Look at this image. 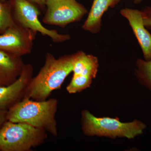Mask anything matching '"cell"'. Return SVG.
Returning a JSON list of instances; mask_svg holds the SVG:
<instances>
[{
  "instance_id": "1",
  "label": "cell",
  "mask_w": 151,
  "mask_h": 151,
  "mask_svg": "<svg viewBox=\"0 0 151 151\" xmlns=\"http://www.w3.org/2000/svg\"><path fill=\"white\" fill-rule=\"evenodd\" d=\"M79 53L78 51L56 58L47 53L44 65L37 75L30 80L24 97L35 101L47 100L52 91L60 88L65 78L72 72L74 61Z\"/></svg>"
},
{
  "instance_id": "2",
  "label": "cell",
  "mask_w": 151,
  "mask_h": 151,
  "mask_svg": "<svg viewBox=\"0 0 151 151\" xmlns=\"http://www.w3.org/2000/svg\"><path fill=\"white\" fill-rule=\"evenodd\" d=\"M58 105L55 98L38 101L24 97L9 108L6 119L9 122L28 124L57 137Z\"/></svg>"
},
{
  "instance_id": "3",
  "label": "cell",
  "mask_w": 151,
  "mask_h": 151,
  "mask_svg": "<svg viewBox=\"0 0 151 151\" xmlns=\"http://www.w3.org/2000/svg\"><path fill=\"white\" fill-rule=\"evenodd\" d=\"M81 118L82 131L88 136L132 139L142 134L146 128L145 124L139 120L122 123L118 119L97 118L86 110L81 112Z\"/></svg>"
},
{
  "instance_id": "4",
  "label": "cell",
  "mask_w": 151,
  "mask_h": 151,
  "mask_svg": "<svg viewBox=\"0 0 151 151\" xmlns=\"http://www.w3.org/2000/svg\"><path fill=\"white\" fill-rule=\"evenodd\" d=\"M47 138L44 130L7 121L0 128V151H30L41 145Z\"/></svg>"
},
{
  "instance_id": "5",
  "label": "cell",
  "mask_w": 151,
  "mask_h": 151,
  "mask_svg": "<svg viewBox=\"0 0 151 151\" xmlns=\"http://www.w3.org/2000/svg\"><path fill=\"white\" fill-rule=\"evenodd\" d=\"M44 23L61 27L79 21L88 13L84 6L76 0H45Z\"/></svg>"
},
{
  "instance_id": "6",
  "label": "cell",
  "mask_w": 151,
  "mask_h": 151,
  "mask_svg": "<svg viewBox=\"0 0 151 151\" xmlns=\"http://www.w3.org/2000/svg\"><path fill=\"white\" fill-rule=\"evenodd\" d=\"M14 6L17 24L22 27L47 36L56 43L70 39L68 35L60 34L55 30L49 29L44 27L38 19L40 13L29 0H14Z\"/></svg>"
},
{
  "instance_id": "7",
  "label": "cell",
  "mask_w": 151,
  "mask_h": 151,
  "mask_svg": "<svg viewBox=\"0 0 151 151\" xmlns=\"http://www.w3.org/2000/svg\"><path fill=\"white\" fill-rule=\"evenodd\" d=\"M36 33L16 24L0 35V50L20 56L29 54Z\"/></svg>"
},
{
  "instance_id": "8",
  "label": "cell",
  "mask_w": 151,
  "mask_h": 151,
  "mask_svg": "<svg viewBox=\"0 0 151 151\" xmlns=\"http://www.w3.org/2000/svg\"><path fill=\"white\" fill-rule=\"evenodd\" d=\"M33 72L32 65L24 64L20 75L15 81L9 85L0 86V110L10 108L23 99Z\"/></svg>"
},
{
  "instance_id": "9",
  "label": "cell",
  "mask_w": 151,
  "mask_h": 151,
  "mask_svg": "<svg viewBox=\"0 0 151 151\" xmlns=\"http://www.w3.org/2000/svg\"><path fill=\"white\" fill-rule=\"evenodd\" d=\"M121 14L128 20L142 51L145 60L151 59V34L143 22L142 11L129 8L122 9Z\"/></svg>"
},
{
  "instance_id": "10",
  "label": "cell",
  "mask_w": 151,
  "mask_h": 151,
  "mask_svg": "<svg viewBox=\"0 0 151 151\" xmlns=\"http://www.w3.org/2000/svg\"><path fill=\"white\" fill-rule=\"evenodd\" d=\"M24 65L21 56L0 50V86L9 85L15 81Z\"/></svg>"
},
{
  "instance_id": "11",
  "label": "cell",
  "mask_w": 151,
  "mask_h": 151,
  "mask_svg": "<svg viewBox=\"0 0 151 151\" xmlns=\"http://www.w3.org/2000/svg\"><path fill=\"white\" fill-rule=\"evenodd\" d=\"M121 0H94L82 28L94 34L100 32L103 15L109 8H114Z\"/></svg>"
},
{
  "instance_id": "12",
  "label": "cell",
  "mask_w": 151,
  "mask_h": 151,
  "mask_svg": "<svg viewBox=\"0 0 151 151\" xmlns=\"http://www.w3.org/2000/svg\"><path fill=\"white\" fill-rule=\"evenodd\" d=\"M98 66V60L96 57L79 51L74 61L72 72L73 75L85 76L94 78L97 75Z\"/></svg>"
},
{
  "instance_id": "13",
  "label": "cell",
  "mask_w": 151,
  "mask_h": 151,
  "mask_svg": "<svg viewBox=\"0 0 151 151\" xmlns=\"http://www.w3.org/2000/svg\"><path fill=\"white\" fill-rule=\"evenodd\" d=\"M136 75L140 82L151 91V59L149 60L138 59Z\"/></svg>"
},
{
  "instance_id": "14",
  "label": "cell",
  "mask_w": 151,
  "mask_h": 151,
  "mask_svg": "<svg viewBox=\"0 0 151 151\" xmlns=\"http://www.w3.org/2000/svg\"><path fill=\"white\" fill-rule=\"evenodd\" d=\"M92 79L89 76L73 75L71 81L66 87V90L70 94L81 92L90 86Z\"/></svg>"
},
{
  "instance_id": "15",
  "label": "cell",
  "mask_w": 151,
  "mask_h": 151,
  "mask_svg": "<svg viewBox=\"0 0 151 151\" xmlns=\"http://www.w3.org/2000/svg\"><path fill=\"white\" fill-rule=\"evenodd\" d=\"M16 24L9 9L0 2V32H4Z\"/></svg>"
},
{
  "instance_id": "16",
  "label": "cell",
  "mask_w": 151,
  "mask_h": 151,
  "mask_svg": "<svg viewBox=\"0 0 151 151\" xmlns=\"http://www.w3.org/2000/svg\"><path fill=\"white\" fill-rule=\"evenodd\" d=\"M142 12L143 22L147 29H151V6H147Z\"/></svg>"
},
{
  "instance_id": "17",
  "label": "cell",
  "mask_w": 151,
  "mask_h": 151,
  "mask_svg": "<svg viewBox=\"0 0 151 151\" xmlns=\"http://www.w3.org/2000/svg\"><path fill=\"white\" fill-rule=\"evenodd\" d=\"M7 112L6 110H0V126L5 122Z\"/></svg>"
},
{
  "instance_id": "18",
  "label": "cell",
  "mask_w": 151,
  "mask_h": 151,
  "mask_svg": "<svg viewBox=\"0 0 151 151\" xmlns=\"http://www.w3.org/2000/svg\"><path fill=\"white\" fill-rule=\"evenodd\" d=\"M1 1H4L5 0H1ZM29 1L37 4L42 7H43L45 6V0H29Z\"/></svg>"
},
{
  "instance_id": "19",
  "label": "cell",
  "mask_w": 151,
  "mask_h": 151,
  "mask_svg": "<svg viewBox=\"0 0 151 151\" xmlns=\"http://www.w3.org/2000/svg\"><path fill=\"white\" fill-rule=\"evenodd\" d=\"M142 1V0H134V2L135 4H138L141 2Z\"/></svg>"
}]
</instances>
